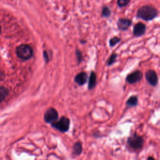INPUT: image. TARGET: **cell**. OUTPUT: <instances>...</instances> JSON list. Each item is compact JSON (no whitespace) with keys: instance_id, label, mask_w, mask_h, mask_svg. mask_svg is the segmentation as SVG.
<instances>
[{"instance_id":"cell-13","label":"cell","mask_w":160,"mask_h":160,"mask_svg":"<svg viewBox=\"0 0 160 160\" xmlns=\"http://www.w3.org/2000/svg\"><path fill=\"white\" fill-rule=\"evenodd\" d=\"M138 99L136 96H132L126 101V104L129 106L132 107L136 106L138 104Z\"/></svg>"},{"instance_id":"cell-8","label":"cell","mask_w":160,"mask_h":160,"mask_svg":"<svg viewBox=\"0 0 160 160\" xmlns=\"http://www.w3.org/2000/svg\"><path fill=\"white\" fill-rule=\"evenodd\" d=\"M146 29V25L142 22H138L133 28V34L136 37L142 36Z\"/></svg>"},{"instance_id":"cell-16","label":"cell","mask_w":160,"mask_h":160,"mask_svg":"<svg viewBox=\"0 0 160 160\" xmlns=\"http://www.w3.org/2000/svg\"><path fill=\"white\" fill-rule=\"evenodd\" d=\"M120 40H121V39L118 37H116V36L113 37L109 40V45L112 47V46H115L116 44H118L120 41Z\"/></svg>"},{"instance_id":"cell-20","label":"cell","mask_w":160,"mask_h":160,"mask_svg":"<svg viewBox=\"0 0 160 160\" xmlns=\"http://www.w3.org/2000/svg\"><path fill=\"white\" fill-rule=\"evenodd\" d=\"M43 57H44V61L48 62L49 61V54L48 53V52L44 50L43 51Z\"/></svg>"},{"instance_id":"cell-4","label":"cell","mask_w":160,"mask_h":160,"mask_svg":"<svg viewBox=\"0 0 160 160\" xmlns=\"http://www.w3.org/2000/svg\"><path fill=\"white\" fill-rule=\"evenodd\" d=\"M52 127L59 130L61 132H67L69 130L70 126L69 119L65 116H62L59 120H56L51 122Z\"/></svg>"},{"instance_id":"cell-11","label":"cell","mask_w":160,"mask_h":160,"mask_svg":"<svg viewBox=\"0 0 160 160\" xmlns=\"http://www.w3.org/2000/svg\"><path fill=\"white\" fill-rule=\"evenodd\" d=\"M96 85V74L94 71H91L90 74V76L89 78V82H88V89L91 90L94 88Z\"/></svg>"},{"instance_id":"cell-5","label":"cell","mask_w":160,"mask_h":160,"mask_svg":"<svg viewBox=\"0 0 160 160\" xmlns=\"http://www.w3.org/2000/svg\"><path fill=\"white\" fill-rule=\"evenodd\" d=\"M58 112L56 109L51 108L48 109L44 115V120L47 123H51L58 119Z\"/></svg>"},{"instance_id":"cell-15","label":"cell","mask_w":160,"mask_h":160,"mask_svg":"<svg viewBox=\"0 0 160 160\" xmlns=\"http://www.w3.org/2000/svg\"><path fill=\"white\" fill-rule=\"evenodd\" d=\"M101 15L102 17L108 18L111 15V10L108 6H104L102 9Z\"/></svg>"},{"instance_id":"cell-17","label":"cell","mask_w":160,"mask_h":160,"mask_svg":"<svg viewBox=\"0 0 160 160\" xmlns=\"http://www.w3.org/2000/svg\"><path fill=\"white\" fill-rule=\"evenodd\" d=\"M131 0H117V4L119 7L122 8L127 6Z\"/></svg>"},{"instance_id":"cell-2","label":"cell","mask_w":160,"mask_h":160,"mask_svg":"<svg viewBox=\"0 0 160 160\" xmlns=\"http://www.w3.org/2000/svg\"><path fill=\"white\" fill-rule=\"evenodd\" d=\"M18 56L24 60L30 59L33 56V50L28 44H21L16 49Z\"/></svg>"},{"instance_id":"cell-12","label":"cell","mask_w":160,"mask_h":160,"mask_svg":"<svg viewBox=\"0 0 160 160\" xmlns=\"http://www.w3.org/2000/svg\"><path fill=\"white\" fill-rule=\"evenodd\" d=\"M82 151V144L80 142H76L72 147V154L78 156L80 155Z\"/></svg>"},{"instance_id":"cell-6","label":"cell","mask_w":160,"mask_h":160,"mask_svg":"<svg viewBox=\"0 0 160 160\" xmlns=\"http://www.w3.org/2000/svg\"><path fill=\"white\" fill-rule=\"evenodd\" d=\"M142 78V73L141 71L137 70L130 74L126 77V81L129 84H134L141 80Z\"/></svg>"},{"instance_id":"cell-18","label":"cell","mask_w":160,"mask_h":160,"mask_svg":"<svg viewBox=\"0 0 160 160\" xmlns=\"http://www.w3.org/2000/svg\"><path fill=\"white\" fill-rule=\"evenodd\" d=\"M116 58H117V54H115V53L112 54L111 56L108 59V62H107L108 65L111 66V64H112L115 62Z\"/></svg>"},{"instance_id":"cell-14","label":"cell","mask_w":160,"mask_h":160,"mask_svg":"<svg viewBox=\"0 0 160 160\" xmlns=\"http://www.w3.org/2000/svg\"><path fill=\"white\" fill-rule=\"evenodd\" d=\"M8 94V89L4 87H0V101L4 100Z\"/></svg>"},{"instance_id":"cell-10","label":"cell","mask_w":160,"mask_h":160,"mask_svg":"<svg viewBox=\"0 0 160 160\" xmlns=\"http://www.w3.org/2000/svg\"><path fill=\"white\" fill-rule=\"evenodd\" d=\"M88 79L87 73L85 72H81L78 73L74 78V81L80 86L86 83Z\"/></svg>"},{"instance_id":"cell-21","label":"cell","mask_w":160,"mask_h":160,"mask_svg":"<svg viewBox=\"0 0 160 160\" xmlns=\"http://www.w3.org/2000/svg\"><path fill=\"white\" fill-rule=\"evenodd\" d=\"M1 26H0V33H1Z\"/></svg>"},{"instance_id":"cell-7","label":"cell","mask_w":160,"mask_h":160,"mask_svg":"<svg viewBox=\"0 0 160 160\" xmlns=\"http://www.w3.org/2000/svg\"><path fill=\"white\" fill-rule=\"evenodd\" d=\"M146 79L149 84L152 86H156L158 84V78L154 70L150 69L146 72Z\"/></svg>"},{"instance_id":"cell-9","label":"cell","mask_w":160,"mask_h":160,"mask_svg":"<svg viewBox=\"0 0 160 160\" xmlns=\"http://www.w3.org/2000/svg\"><path fill=\"white\" fill-rule=\"evenodd\" d=\"M132 21L129 19L121 18L117 22V26L119 30L126 31L127 30L131 25Z\"/></svg>"},{"instance_id":"cell-19","label":"cell","mask_w":160,"mask_h":160,"mask_svg":"<svg viewBox=\"0 0 160 160\" xmlns=\"http://www.w3.org/2000/svg\"><path fill=\"white\" fill-rule=\"evenodd\" d=\"M76 57H77L78 62H81V61L82 60V52H81L80 51H79L78 49H77V50L76 51Z\"/></svg>"},{"instance_id":"cell-3","label":"cell","mask_w":160,"mask_h":160,"mask_svg":"<svg viewBox=\"0 0 160 160\" xmlns=\"http://www.w3.org/2000/svg\"><path fill=\"white\" fill-rule=\"evenodd\" d=\"M127 142L131 148L134 150H138L142 148L144 141L142 136L134 133L128 138Z\"/></svg>"},{"instance_id":"cell-1","label":"cell","mask_w":160,"mask_h":160,"mask_svg":"<svg viewBox=\"0 0 160 160\" xmlns=\"http://www.w3.org/2000/svg\"><path fill=\"white\" fill-rule=\"evenodd\" d=\"M158 10L153 6L147 5L139 8L137 11L136 16L144 21H151L157 17Z\"/></svg>"}]
</instances>
